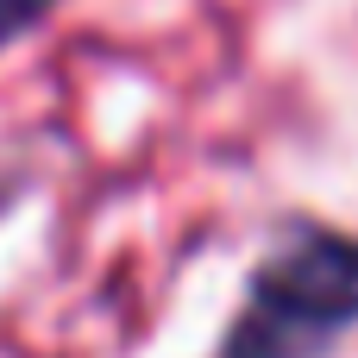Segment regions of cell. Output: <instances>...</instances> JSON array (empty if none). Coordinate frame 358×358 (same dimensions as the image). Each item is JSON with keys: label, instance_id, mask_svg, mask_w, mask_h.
<instances>
[{"label": "cell", "instance_id": "1", "mask_svg": "<svg viewBox=\"0 0 358 358\" xmlns=\"http://www.w3.org/2000/svg\"><path fill=\"white\" fill-rule=\"evenodd\" d=\"M358 321V239L302 233L258 277L220 358H315Z\"/></svg>", "mask_w": 358, "mask_h": 358}, {"label": "cell", "instance_id": "2", "mask_svg": "<svg viewBox=\"0 0 358 358\" xmlns=\"http://www.w3.org/2000/svg\"><path fill=\"white\" fill-rule=\"evenodd\" d=\"M57 0H0V38H19L31 19H44Z\"/></svg>", "mask_w": 358, "mask_h": 358}]
</instances>
